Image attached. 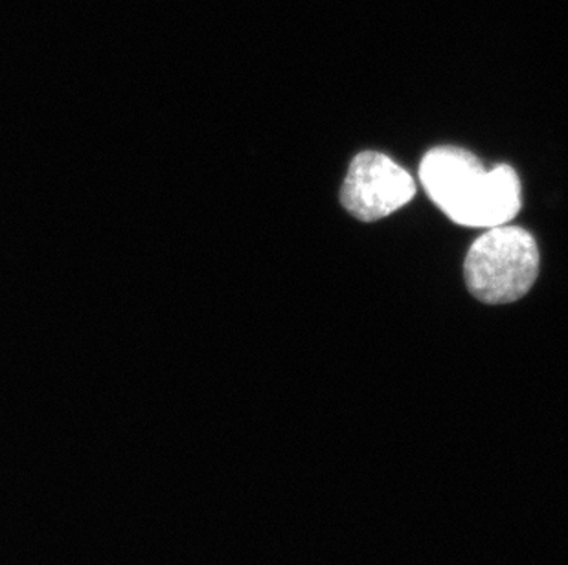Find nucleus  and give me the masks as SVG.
I'll return each instance as SVG.
<instances>
[{"label":"nucleus","mask_w":568,"mask_h":565,"mask_svg":"<svg viewBox=\"0 0 568 565\" xmlns=\"http://www.w3.org/2000/svg\"><path fill=\"white\" fill-rule=\"evenodd\" d=\"M419 178L430 201L456 225L495 228L519 214V176L508 164L486 171L469 151L445 145L424 156Z\"/></svg>","instance_id":"nucleus-1"},{"label":"nucleus","mask_w":568,"mask_h":565,"mask_svg":"<svg viewBox=\"0 0 568 565\" xmlns=\"http://www.w3.org/2000/svg\"><path fill=\"white\" fill-rule=\"evenodd\" d=\"M416 186L407 171L376 151H363L349 164L341 203L349 215L374 223L413 201Z\"/></svg>","instance_id":"nucleus-3"},{"label":"nucleus","mask_w":568,"mask_h":565,"mask_svg":"<svg viewBox=\"0 0 568 565\" xmlns=\"http://www.w3.org/2000/svg\"><path fill=\"white\" fill-rule=\"evenodd\" d=\"M467 288L483 304H514L530 292L539 274V248L519 226H495L467 251Z\"/></svg>","instance_id":"nucleus-2"}]
</instances>
